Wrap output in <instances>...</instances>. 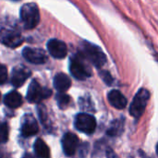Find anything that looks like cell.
I'll return each mask as SVG.
<instances>
[{"label":"cell","instance_id":"obj_1","mask_svg":"<svg viewBox=\"0 0 158 158\" xmlns=\"http://www.w3.org/2000/svg\"><path fill=\"white\" fill-rule=\"evenodd\" d=\"M81 56L98 69L106 63V56L103 50L99 46L86 41L81 44Z\"/></svg>","mask_w":158,"mask_h":158},{"label":"cell","instance_id":"obj_2","mask_svg":"<svg viewBox=\"0 0 158 158\" xmlns=\"http://www.w3.org/2000/svg\"><path fill=\"white\" fill-rule=\"evenodd\" d=\"M20 19L26 30L34 29L40 22V11L35 3L24 4L19 12Z\"/></svg>","mask_w":158,"mask_h":158},{"label":"cell","instance_id":"obj_3","mask_svg":"<svg viewBox=\"0 0 158 158\" xmlns=\"http://www.w3.org/2000/svg\"><path fill=\"white\" fill-rule=\"evenodd\" d=\"M149 98H150V93L146 89H141L137 93V94L134 96L133 101L131 104V107H130L131 115L133 118H139L142 117V115L143 114V112L146 108Z\"/></svg>","mask_w":158,"mask_h":158},{"label":"cell","instance_id":"obj_4","mask_svg":"<svg viewBox=\"0 0 158 158\" xmlns=\"http://www.w3.org/2000/svg\"><path fill=\"white\" fill-rule=\"evenodd\" d=\"M23 42L24 38L19 31L6 28L0 30V43L10 48H16L21 45Z\"/></svg>","mask_w":158,"mask_h":158},{"label":"cell","instance_id":"obj_5","mask_svg":"<svg viewBox=\"0 0 158 158\" xmlns=\"http://www.w3.org/2000/svg\"><path fill=\"white\" fill-rule=\"evenodd\" d=\"M51 94V90L42 87L37 81L33 80L28 88L27 100L30 103H40L44 99H47L48 97H50Z\"/></svg>","mask_w":158,"mask_h":158},{"label":"cell","instance_id":"obj_6","mask_svg":"<svg viewBox=\"0 0 158 158\" xmlns=\"http://www.w3.org/2000/svg\"><path fill=\"white\" fill-rule=\"evenodd\" d=\"M69 70L72 76L80 81H83L91 76V71L84 64L82 58L80 56L71 57L69 64Z\"/></svg>","mask_w":158,"mask_h":158},{"label":"cell","instance_id":"obj_7","mask_svg":"<svg viewBox=\"0 0 158 158\" xmlns=\"http://www.w3.org/2000/svg\"><path fill=\"white\" fill-rule=\"evenodd\" d=\"M75 127L78 131L83 133L92 134L95 131L96 120L92 115L81 113L79 114L75 118Z\"/></svg>","mask_w":158,"mask_h":158},{"label":"cell","instance_id":"obj_8","mask_svg":"<svg viewBox=\"0 0 158 158\" xmlns=\"http://www.w3.org/2000/svg\"><path fill=\"white\" fill-rule=\"evenodd\" d=\"M22 56L28 62L36 65L44 64L48 58L45 51L33 47H25L22 51Z\"/></svg>","mask_w":158,"mask_h":158},{"label":"cell","instance_id":"obj_9","mask_svg":"<svg viewBox=\"0 0 158 158\" xmlns=\"http://www.w3.org/2000/svg\"><path fill=\"white\" fill-rule=\"evenodd\" d=\"M47 50L49 54L57 59L64 58L68 54V47L63 41L58 39H51L47 43Z\"/></svg>","mask_w":158,"mask_h":158},{"label":"cell","instance_id":"obj_10","mask_svg":"<svg viewBox=\"0 0 158 158\" xmlns=\"http://www.w3.org/2000/svg\"><path fill=\"white\" fill-rule=\"evenodd\" d=\"M31 70L25 66L19 65L13 69L11 73V83L15 87H20L31 76Z\"/></svg>","mask_w":158,"mask_h":158},{"label":"cell","instance_id":"obj_11","mask_svg":"<svg viewBox=\"0 0 158 158\" xmlns=\"http://www.w3.org/2000/svg\"><path fill=\"white\" fill-rule=\"evenodd\" d=\"M38 124L35 118L30 115H25L21 119V134L24 137H31L38 132Z\"/></svg>","mask_w":158,"mask_h":158},{"label":"cell","instance_id":"obj_12","mask_svg":"<svg viewBox=\"0 0 158 158\" xmlns=\"http://www.w3.org/2000/svg\"><path fill=\"white\" fill-rule=\"evenodd\" d=\"M78 144H79V139L74 133L68 132L64 135L62 139V147L67 156H74V154L76 153Z\"/></svg>","mask_w":158,"mask_h":158},{"label":"cell","instance_id":"obj_13","mask_svg":"<svg viewBox=\"0 0 158 158\" xmlns=\"http://www.w3.org/2000/svg\"><path fill=\"white\" fill-rule=\"evenodd\" d=\"M108 101L112 106L118 109H123L127 106V99L125 96L118 90H113L111 91L108 95H107Z\"/></svg>","mask_w":158,"mask_h":158},{"label":"cell","instance_id":"obj_14","mask_svg":"<svg viewBox=\"0 0 158 158\" xmlns=\"http://www.w3.org/2000/svg\"><path fill=\"white\" fill-rule=\"evenodd\" d=\"M54 86L58 92L64 93L71 86V81L65 73H57L54 78Z\"/></svg>","mask_w":158,"mask_h":158},{"label":"cell","instance_id":"obj_15","mask_svg":"<svg viewBox=\"0 0 158 158\" xmlns=\"http://www.w3.org/2000/svg\"><path fill=\"white\" fill-rule=\"evenodd\" d=\"M4 103L10 108H17L22 104V96L16 91L9 92L4 97Z\"/></svg>","mask_w":158,"mask_h":158},{"label":"cell","instance_id":"obj_16","mask_svg":"<svg viewBox=\"0 0 158 158\" xmlns=\"http://www.w3.org/2000/svg\"><path fill=\"white\" fill-rule=\"evenodd\" d=\"M34 152L38 158H50V150L42 139H37L34 143Z\"/></svg>","mask_w":158,"mask_h":158},{"label":"cell","instance_id":"obj_17","mask_svg":"<svg viewBox=\"0 0 158 158\" xmlns=\"http://www.w3.org/2000/svg\"><path fill=\"white\" fill-rule=\"evenodd\" d=\"M8 140V126L6 122L0 121V144Z\"/></svg>","mask_w":158,"mask_h":158},{"label":"cell","instance_id":"obj_18","mask_svg":"<svg viewBox=\"0 0 158 158\" xmlns=\"http://www.w3.org/2000/svg\"><path fill=\"white\" fill-rule=\"evenodd\" d=\"M56 101H57V105L60 108H65L69 104L70 97L64 93H60L56 95Z\"/></svg>","mask_w":158,"mask_h":158},{"label":"cell","instance_id":"obj_19","mask_svg":"<svg viewBox=\"0 0 158 158\" xmlns=\"http://www.w3.org/2000/svg\"><path fill=\"white\" fill-rule=\"evenodd\" d=\"M122 125H123V122L116 120L113 123V125L111 126V128L109 129V131H107V134L110 135V136H116V135L119 134L120 133L119 129H122Z\"/></svg>","mask_w":158,"mask_h":158},{"label":"cell","instance_id":"obj_20","mask_svg":"<svg viewBox=\"0 0 158 158\" xmlns=\"http://www.w3.org/2000/svg\"><path fill=\"white\" fill-rule=\"evenodd\" d=\"M100 76L102 78V80L107 84V85H111L112 82H113V78L112 76L110 75V73L108 71H106V70H101L100 71Z\"/></svg>","mask_w":158,"mask_h":158},{"label":"cell","instance_id":"obj_21","mask_svg":"<svg viewBox=\"0 0 158 158\" xmlns=\"http://www.w3.org/2000/svg\"><path fill=\"white\" fill-rule=\"evenodd\" d=\"M7 79V69L6 67L3 64H0V84L6 82Z\"/></svg>","mask_w":158,"mask_h":158},{"label":"cell","instance_id":"obj_22","mask_svg":"<svg viewBox=\"0 0 158 158\" xmlns=\"http://www.w3.org/2000/svg\"><path fill=\"white\" fill-rule=\"evenodd\" d=\"M106 156L107 158H118V156L114 153V151L110 148H107V150H106Z\"/></svg>","mask_w":158,"mask_h":158},{"label":"cell","instance_id":"obj_23","mask_svg":"<svg viewBox=\"0 0 158 158\" xmlns=\"http://www.w3.org/2000/svg\"><path fill=\"white\" fill-rule=\"evenodd\" d=\"M0 158H10V157H9L8 154H7L5 150H3V149H1V148H0Z\"/></svg>","mask_w":158,"mask_h":158}]
</instances>
